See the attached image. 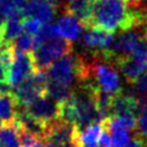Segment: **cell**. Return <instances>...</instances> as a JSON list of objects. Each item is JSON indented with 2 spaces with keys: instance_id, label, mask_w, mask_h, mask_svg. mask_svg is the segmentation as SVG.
<instances>
[{
  "instance_id": "obj_1",
  "label": "cell",
  "mask_w": 147,
  "mask_h": 147,
  "mask_svg": "<svg viewBox=\"0 0 147 147\" xmlns=\"http://www.w3.org/2000/svg\"><path fill=\"white\" fill-rule=\"evenodd\" d=\"M146 10L133 9L123 0H95L92 26L103 30L126 31L146 23Z\"/></svg>"
},
{
  "instance_id": "obj_2",
  "label": "cell",
  "mask_w": 147,
  "mask_h": 147,
  "mask_svg": "<svg viewBox=\"0 0 147 147\" xmlns=\"http://www.w3.org/2000/svg\"><path fill=\"white\" fill-rule=\"evenodd\" d=\"M90 61V80L94 79V83L103 91L115 95L121 92V83L118 75L113 67L114 64L103 60L101 53H91Z\"/></svg>"
},
{
  "instance_id": "obj_3",
  "label": "cell",
  "mask_w": 147,
  "mask_h": 147,
  "mask_svg": "<svg viewBox=\"0 0 147 147\" xmlns=\"http://www.w3.org/2000/svg\"><path fill=\"white\" fill-rule=\"evenodd\" d=\"M83 70L82 55H74L72 53L67 54L51 64L47 69V76L49 80L59 82L71 86L75 80L80 79Z\"/></svg>"
},
{
  "instance_id": "obj_4",
  "label": "cell",
  "mask_w": 147,
  "mask_h": 147,
  "mask_svg": "<svg viewBox=\"0 0 147 147\" xmlns=\"http://www.w3.org/2000/svg\"><path fill=\"white\" fill-rule=\"evenodd\" d=\"M80 131L77 125L67 121L56 119L53 123L47 125L45 137L42 141L47 144L48 147H59V146H78Z\"/></svg>"
},
{
  "instance_id": "obj_5",
  "label": "cell",
  "mask_w": 147,
  "mask_h": 147,
  "mask_svg": "<svg viewBox=\"0 0 147 147\" xmlns=\"http://www.w3.org/2000/svg\"><path fill=\"white\" fill-rule=\"evenodd\" d=\"M72 53V44L64 38H56L44 42L39 49L33 52L34 64L39 70H46L60 57Z\"/></svg>"
},
{
  "instance_id": "obj_6",
  "label": "cell",
  "mask_w": 147,
  "mask_h": 147,
  "mask_svg": "<svg viewBox=\"0 0 147 147\" xmlns=\"http://www.w3.org/2000/svg\"><path fill=\"white\" fill-rule=\"evenodd\" d=\"M34 70H37V68L34 64L33 52H15V61L9 69L8 82L13 87H16Z\"/></svg>"
},
{
  "instance_id": "obj_7",
  "label": "cell",
  "mask_w": 147,
  "mask_h": 147,
  "mask_svg": "<svg viewBox=\"0 0 147 147\" xmlns=\"http://www.w3.org/2000/svg\"><path fill=\"white\" fill-rule=\"evenodd\" d=\"M25 109L32 117L46 125L59 119V103L47 94L38 96Z\"/></svg>"
},
{
  "instance_id": "obj_8",
  "label": "cell",
  "mask_w": 147,
  "mask_h": 147,
  "mask_svg": "<svg viewBox=\"0 0 147 147\" xmlns=\"http://www.w3.org/2000/svg\"><path fill=\"white\" fill-rule=\"evenodd\" d=\"M114 42V32L101 28H86L82 37V45L92 53H101L110 48Z\"/></svg>"
},
{
  "instance_id": "obj_9",
  "label": "cell",
  "mask_w": 147,
  "mask_h": 147,
  "mask_svg": "<svg viewBox=\"0 0 147 147\" xmlns=\"http://www.w3.org/2000/svg\"><path fill=\"white\" fill-rule=\"evenodd\" d=\"M56 14L55 2L52 0H28L24 17H36L42 23L49 24Z\"/></svg>"
},
{
  "instance_id": "obj_10",
  "label": "cell",
  "mask_w": 147,
  "mask_h": 147,
  "mask_svg": "<svg viewBox=\"0 0 147 147\" xmlns=\"http://www.w3.org/2000/svg\"><path fill=\"white\" fill-rule=\"evenodd\" d=\"M114 65L117 67V69L125 77V79L130 85H132L139 76H141L144 72L147 71V63L141 62L131 55H124L117 57L114 61Z\"/></svg>"
},
{
  "instance_id": "obj_11",
  "label": "cell",
  "mask_w": 147,
  "mask_h": 147,
  "mask_svg": "<svg viewBox=\"0 0 147 147\" xmlns=\"http://www.w3.org/2000/svg\"><path fill=\"white\" fill-rule=\"evenodd\" d=\"M95 0H69L64 6V13L78 18L86 28H92Z\"/></svg>"
},
{
  "instance_id": "obj_12",
  "label": "cell",
  "mask_w": 147,
  "mask_h": 147,
  "mask_svg": "<svg viewBox=\"0 0 147 147\" xmlns=\"http://www.w3.org/2000/svg\"><path fill=\"white\" fill-rule=\"evenodd\" d=\"M56 25L59 28L60 36H62L64 39L70 40V41L77 39L78 36L80 34L83 28H85L78 18H76L75 16L67 14V13L62 17L59 18Z\"/></svg>"
},
{
  "instance_id": "obj_13",
  "label": "cell",
  "mask_w": 147,
  "mask_h": 147,
  "mask_svg": "<svg viewBox=\"0 0 147 147\" xmlns=\"http://www.w3.org/2000/svg\"><path fill=\"white\" fill-rule=\"evenodd\" d=\"M20 105L14 93L0 94V119L2 124H11L16 121Z\"/></svg>"
},
{
  "instance_id": "obj_14",
  "label": "cell",
  "mask_w": 147,
  "mask_h": 147,
  "mask_svg": "<svg viewBox=\"0 0 147 147\" xmlns=\"http://www.w3.org/2000/svg\"><path fill=\"white\" fill-rule=\"evenodd\" d=\"M23 129L18 118L11 124H3L0 127V144L3 147H22L20 132Z\"/></svg>"
},
{
  "instance_id": "obj_15",
  "label": "cell",
  "mask_w": 147,
  "mask_h": 147,
  "mask_svg": "<svg viewBox=\"0 0 147 147\" xmlns=\"http://www.w3.org/2000/svg\"><path fill=\"white\" fill-rule=\"evenodd\" d=\"M15 98L18 101L20 107L25 108L28 107L32 101H34L38 96L42 95L40 94V92L34 87V85L31 83V80L29 78H26L25 80H23L20 85H17L14 91H13ZM46 95V94H45Z\"/></svg>"
},
{
  "instance_id": "obj_16",
  "label": "cell",
  "mask_w": 147,
  "mask_h": 147,
  "mask_svg": "<svg viewBox=\"0 0 147 147\" xmlns=\"http://www.w3.org/2000/svg\"><path fill=\"white\" fill-rule=\"evenodd\" d=\"M103 130H105L103 124L96 123L80 131L79 139H78V146L79 147H100L99 140H100V137Z\"/></svg>"
},
{
  "instance_id": "obj_17",
  "label": "cell",
  "mask_w": 147,
  "mask_h": 147,
  "mask_svg": "<svg viewBox=\"0 0 147 147\" xmlns=\"http://www.w3.org/2000/svg\"><path fill=\"white\" fill-rule=\"evenodd\" d=\"M74 92V88L69 85L54 82V80H48L47 85V95L52 98L55 102L61 103L65 100H68Z\"/></svg>"
},
{
  "instance_id": "obj_18",
  "label": "cell",
  "mask_w": 147,
  "mask_h": 147,
  "mask_svg": "<svg viewBox=\"0 0 147 147\" xmlns=\"http://www.w3.org/2000/svg\"><path fill=\"white\" fill-rule=\"evenodd\" d=\"M3 39L5 42H14L21 34L23 29V18H10L3 25Z\"/></svg>"
},
{
  "instance_id": "obj_19",
  "label": "cell",
  "mask_w": 147,
  "mask_h": 147,
  "mask_svg": "<svg viewBox=\"0 0 147 147\" xmlns=\"http://www.w3.org/2000/svg\"><path fill=\"white\" fill-rule=\"evenodd\" d=\"M33 47V36L24 32L22 33L15 41H14V48L15 52H31Z\"/></svg>"
},
{
  "instance_id": "obj_20",
  "label": "cell",
  "mask_w": 147,
  "mask_h": 147,
  "mask_svg": "<svg viewBox=\"0 0 147 147\" xmlns=\"http://www.w3.org/2000/svg\"><path fill=\"white\" fill-rule=\"evenodd\" d=\"M23 29L26 33L31 36L38 34L42 29V22L36 17H24L23 18Z\"/></svg>"
},
{
  "instance_id": "obj_21",
  "label": "cell",
  "mask_w": 147,
  "mask_h": 147,
  "mask_svg": "<svg viewBox=\"0 0 147 147\" xmlns=\"http://www.w3.org/2000/svg\"><path fill=\"white\" fill-rule=\"evenodd\" d=\"M40 36V38L42 39L44 42L46 41H49V40H53V39H56L59 38L60 36V31H59V28L57 25H54V24H45L41 29V31L38 33Z\"/></svg>"
},
{
  "instance_id": "obj_22",
  "label": "cell",
  "mask_w": 147,
  "mask_h": 147,
  "mask_svg": "<svg viewBox=\"0 0 147 147\" xmlns=\"http://www.w3.org/2000/svg\"><path fill=\"white\" fill-rule=\"evenodd\" d=\"M129 130H121L111 133V144L114 147H125L130 141Z\"/></svg>"
},
{
  "instance_id": "obj_23",
  "label": "cell",
  "mask_w": 147,
  "mask_h": 147,
  "mask_svg": "<svg viewBox=\"0 0 147 147\" xmlns=\"http://www.w3.org/2000/svg\"><path fill=\"white\" fill-rule=\"evenodd\" d=\"M131 56H133L134 59H137L141 62L147 63V37H144L139 40V42L134 47Z\"/></svg>"
},
{
  "instance_id": "obj_24",
  "label": "cell",
  "mask_w": 147,
  "mask_h": 147,
  "mask_svg": "<svg viewBox=\"0 0 147 147\" xmlns=\"http://www.w3.org/2000/svg\"><path fill=\"white\" fill-rule=\"evenodd\" d=\"M131 86L139 93H147V71L139 76Z\"/></svg>"
},
{
  "instance_id": "obj_25",
  "label": "cell",
  "mask_w": 147,
  "mask_h": 147,
  "mask_svg": "<svg viewBox=\"0 0 147 147\" xmlns=\"http://www.w3.org/2000/svg\"><path fill=\"white\" fill-rule=\"evenodd\" d=\"M138 132L141 133L142 136L147 137V113L146 114H140L138 118Z\"/></svg>"
},
{
  "instance_id": "obj_26",
  "label": "cell",
  "mask_w": 147,
  "mask_h": 147,
  "mask_svg": "<svg viewBox=\"0 0 147 147\" xmlns=\"http://www.w3.org/2000/svg\"><path fill=\"white\" fill-rule=\"evenodd\" d=\"M111 144V138H110V133L106 130H103L100 140H99V146L100 147H110Z\"/></svg>"
},
{
  "instance_id": "obj_27",
  "label": "cell",
  "mask_w": 147,
  "mask_h": 147,
  "mask_svg": "<svg viewBox=\"0 0 147 147\" xmlns=\"http://www.w3.org/2000/svg\"><path fill=\"white\" fill-rule=\"evenodd\" d=\"M8 80V71L7 69L0 63V83L1 82H6Z\"/></svg>"
},
{
  "instance_id": "obj_28",
  "label": "cell",
  "mask_w": 147,
  "mask_h": 147,
  "mask_svg": "<svg viewBox=\"0 0 147 147\" xmlns=\"http://www.w3.org/2000/svg\"><path fill=\"white\" fill-rule=\"evenodd\" d=\"M31 147H48V146H47V144H45L42 140H40V139H39V140H38L37 142H34Z\"/></svg>"
},
{
  "instance_id": "obj_29",
  "label": "cell",
  "mask_w": 147,
  "mask_h": 147,
  "mask_svg": "<svg viewBox=\"0 0 147 147\" xmlns=\"http://www.w3.org/2000/svg\"><path fill=\"white\" fill-rule=\"evenodd\" d=\"M2 125H3V124H2V122H1V119H0V127H1Z\"/></svg>"
},
{
  "instance_id": "obj_30",
  "label": "cell",
  "mask_w": 147,
  "mask_h": 147,
  "mask_svg": "<svg viewBox=\"0 0 147 147\" xmlns=\"http://www.w3.org/2000/svg\"><path fill=\"white\" fill-rule=\"evenodd\" d=\"M123 1H125V2H126V3H127V1H129V0H123Z\"/></svg>"
},
{
  "instance_id": "obj_31",
  "label": "cell",
  "mask_w": 147,
  "mask_h": 147,
  "mask_svg": "<svg viewBox=\"0 0 147 147\" xmlns=\"http://www.w3.org/2000/svg\"><path fill=\"white\" fill-rule=\"evenodd\" d=\"M52 1H53V2H56V0H52Z\"/></svg>"
},
{
  "instance_id": "obj_32",
  "label": "cell",
  "mask_w": 147,
  "mask_h": 147,
  "mask_svg": "<svg viewBox=\"0 0 147 147\" xmlns=\"http://www.w3.org/2000/svg\"><path fill=\"white\" fill-rule=\"evenodd\" d=\"M0 147H3V146H2V145H1V144H0Z\"/></svg>"
}]
</instances>
